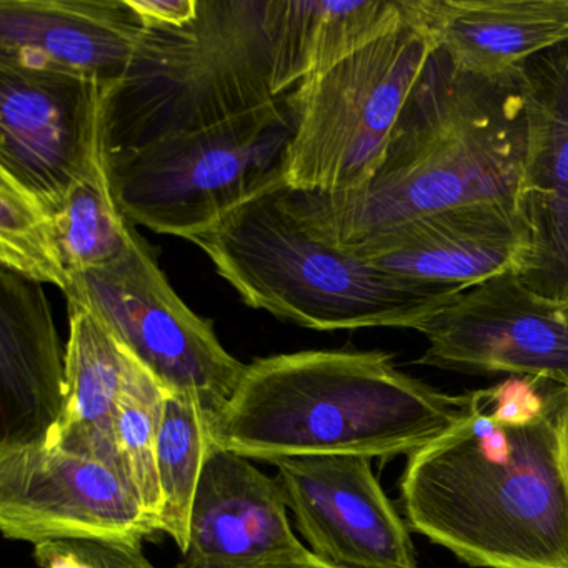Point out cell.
Here are the masks:
<instances>
[{
	"label": "cell",
	"mask_w": 568,
	"mask_h": 568,
	"mask_svg": "<svg viewBox=\"0 0 568 568\" xmlns=\"http://www.w3.org/2000/svg\"><path fill=\"white\" fill-rule=\"evenodd\" d=\"M408 457V528L474 568H568V385L511 377Z\"/></svg>",
	"instance_id": "1"
},
{
	"label": "cell",
	"mask_w": 568,
	"mask_h": 568,
	"mask_svg": "<svg viewBox=\"0 0 568 568\" xmlns=\"http://www.w3.org/2000/svg\"><path fill=\"white\" fill-rule=\"evenodd\" d=\"M524 152L518 72L481 78L435 49L367 184L338 194L282 184L281 194L308 231L354 251L420 215L480 202L517 205Z\"/></svg>",
	"instance_id": "2"
},
{
	"label": "cell",
	"mask_w": 568,
	"mask_h": 568,
	"mask_svg": "<svg viewBox=\"0 0 568 568\" xmlns=\"http://www.w3.org/2000/svg\"><path fill=\"white\" fill-rule=\"evenodd\" d=\"M470 395L438 390L381 351L257 358L212 420L211 440L248 460L408 455L444 434Z\"/></svg>",
	"instance_id": "3"
},
{
	"label": "cell",
	"mask_w": 568,
	"mask_h": 568,
	"mask_svg": "<svg viewBox=\"0 0 568 568\" xmlns=\"http://www.w3.org/2000/svg\"><path fill=\"white\" fill-rule=\"evenodd\" d=\"M281 185L185 237L248 307L314 331H417L462 294L405 281L318 237L285 205Z\"/></svg>",
	"instance_id": "4"
},
{
	"label": "cell",
	"mask_w": 568,
	"mask_h": 568,
	"mask_svg": "<svg viewBox=\"0 0 568 568\" xmlns=\"http://www.w3.org/2000/svg\"><path fill=\"white\" fill-rule=\"evenodd\" d=\"M265 0H201L184 29H148L109 102V154L277 101Z\"/></svg>",
	"instance_id": "5"
},
{
	"label": "cell",
	"mask_w": 568,
	"mask_h": 568,
	"mask_svg": "<svg viewBox=\"0 0 568 568\" xmlns=\"http://www.w3.org/2000/svg\"><path fill=\"white\" fill-rule=\"evenodd\" d=\"M291 92L211 128L109 154L128 221L185 239L281 185L295 125Z\"/></svg>",
	"instance_id": "6"
},
{
	"label": "cell",
	"mask_w": 568,
	"mask_h": 568,
	"mask_svg": "<svg viewBox=\"0 0 568 568\" xmlns=\"http://www.w3.org/2000/svg\"><path fill=\"white\" fill-rule=\"evenodd\" d=\"M435 49L412 0L394 31L297 85L284 184L322 194L367 184Z\"/></svg>",
	"instance_id": "7"
},
{
	"label": "cell",
	"mask_w": 568,
	"mask_h": 568,
	"mask_svg": "<svg viewBox=\"0 0 568 568\" xmlns=\"http://www.w3.org/2000/svg\"><path fill=\"white\" fill-rule=\"evenodd\" d=\"M65 297L84 302L169 394L197 402L212 420L247 368L179 297L138 229L118 261L72 275Z\"/></svg>",
	"instance_id": "8"
},
{
	"label": "cell",
	"mask_w": 568,
	"mask_h": 568,
	"mask_svg": "<svg viewBox=\"0 0 568 568\" xmlns=\"http://www.w3.org/2000/svg\"><path fill=\"white\" fill-rule=\"evenodd\" d=\"M0 530L34 545L142 544L159 527L118 468L39 444L0 448Z\"/></svg>",
	"instance_id": "9"
},
{
	"label": "cell",
	"mask_w": 568,
	"mask_h": 568,
	"mask_svg": "<svg viewBox=\"0 0 568 568\" xmlns=\"http://www.w3.org/2000/svg\"><path fill=\"white\" fill-rule=\"evenodd\" d=\"M417 332L427 338V348L415 364L568 385V304L540 297L517 274L467 288Z\"/></svg>",
	"instance_id": "10"
},
{
	"label": "cell",
	"mask_w": 568,
	"mask_h": 568,
	"mask_svg": "<svg viewBox=\"0 0 568 568\" xmlns=\"http://www.w3.org/2000/svg\"><path fill=\"white\" fill-rule=\"evenodd\" d=\"M115 89L0 59V171L58 212L108 145Z\"/></svg>",
	"instance_id": "11"
},
{
	"label": "cell",
	"mask_w": 568,
	"mask_h": 568,
	"mask_svg": "<svg viewBox=\"0 0 568 568\" xmlns=\"http://www.w3.org/2000/svg\"><path fill=\"white\" fill-rule=\"evenodd\" d=\"M275 478L308 550L342 568H417L412 530L354 455L288 458Z\"/></svg>",
	"instance_id": "12"
},
{
	"label": "cell",
	"mask_w": 568,
	"mask_h": 568,
	"mask_svg": "<svg viewBox=\"0 0 568 568\" xmlns=\"http://www.w3.org/2000/svg\"><path fill=\"white\" fill-rule=\"evenodd\" d=\"M525 152L517 209L530 234L518 278L531 292L568 304V44L518 71Z\"/></svg>",
	"instance_id": "13"
},
{
	"label": "cell",
	"mask_w": 568,
	"mask_h": 568,
	"mask_svg": "<svg viewBox=\"0 0 568 568\" xmlns=\"http://www.w3.org/2000/svg\"><path fill=\"white\" fill-rule=\"evenodd\" d=\"M348 252L405 281L464 292L520 274L530 234L517 205L480 202L402 222Z\"/></svg>",
	"instance_id": "14"
},
{
	"label": "cell",
	"mask_w": 568,
	"mask_h": 568,
	"mask_svg": "<svg viewBox=\"0 0 568 568\" xmlns=\"http://www.w3.org/2000/svg\"><path fill=\"white\" fill-rule=\"evenodd\" d=\"M311 554L294 534L277 478L212 444L178 568H272Z\"/></svg>",
	"instance_id": "15"
},
{
	"label": "cell",
	"mask_w": 568,
	"mask_h": 568,
	"mask_svg": "<svg viewBox=\"0 0 568 568\" xmlns=\"http://www.w3.org/2000/svg\"><path fill=\"white\" fill-rule=\"evenodd\" d=\"M145 32L128 0H0V59L119 88Z\"/></svg>",
	"instance_id": "16"
},
{
	"label": "cell",
	"mask_w": 568,
	"mask_h": 568,
	"mask_svg": "<svg viewBox=\"0 0 568 568\" xmlns=\"http://www.w3.org/2000/svg\"><path fill=\"white\" fill-rule=\"evenodd\" d=\"M64 385L65 352L44 288L0 267V448L45 444Z\"/></svg>",
	"instance_id": "17"
},
{
	"label": "cell",
	"mask_w": 568,
	"mask_h": 568,
	"mask_svg": "<svg viewBox=\"0 0 568 568\" xmlns=\"http://www.w3.org/2000/svg\"><path fill=\"white\" fill-rule=\"evenodd\" d=\"M417 12L437 49L481 78L517 74L568 44V0H417Z\"/></svg>",
	"instance_id": "18"
},
{
	"label": "cell",
	"mask_w": 568,
	"mask_h": 568,
	"mask_svg": "<svg viewBox=\"0 0 568 568\" xmlns=\"http://www.w3.org/2000/svg\"><path fill=\"white\" fill-rule=\"evenodd\" d=\"M412 0H265L277 98L394 31Z\"/></svg>",
	"instance_id": "19"
},
{
	"label": "cell",
	"mask_w": 568,
	"mask_h": 568,
	"mask_svg": "<svg viewBox=\"0 0 568 568\" xmlns=\"http://www.w3.org/2000/svg\"><path fill=\"white\" fill-rule=\"evenodd\" d=\"M68 304L64 405L45 445L98 458L124 475L114 425L129 354L84 302L68 298Z\"/></svg>",
	"instance_id": "20"
},
{
	"label": "cell",
	"mask_w": 568,
	"mask_h": 568,
	"mask_svg": "<svg viewBox=\"0 0 568 568\" xmlns=\"http://www.w3.org/2000/svg\"><path fill=\"white\" fill-rule=\"evenodd\" d=\"M54 214L71 275L105 267L128 251L135 225L115 197L108 145L95 154Z\"/></svg>",
	"instance_id": "21"
},
{
	"label": "cell",
	"mask_w": 568,
	"mask_h": 568,
	"mask_svg": "<svg viewBox=\"0 0 568 568\" xmlns=\"http://www.w3.org/2000/svg\"><path fill=\"white\" fill-rule=\"evenodd\" d=\"M211 424V415L197 402L165 390L158 445L162 490L159 531L174 538L181 551L187 547L192 505L212 447Z\"/></svg>",
	"instance_id": "22"
},
{
	"label": "cell",
	"mask_w": 568,
	"mask_h": 568,
	"mask_svg": "<svg viewBox=\"0 0 568 568\" xmlns=\"http://www.w3.org/2000/svg\"><path fill=\"white\" fill-rule=\"evenodd\" d=\"M0 267L36 284L68 292L65 264L54 211L18 179L0 171Z\"/></svg>",
	"instance_id": "23"
},
{
	"label": "cell",
	"mask_w": 568,
	"mask_h": 568,
	"mask_svg": "<svg viewBox=\"0 0 568 568\" xmlns=\"http://www.w3.org/2000/svg\"><path fill=\"white\" fill-rule=\"evenodd\" d=\"M164 400L165 388L129 354L124 390L115 415V447L125 478L158 527L162 510L158 445Z\"/></svg>",
	"instance_id": "24"
},
{
	"label": "cell",
	"mask_w": 568,
	"mask_h": 568,
	"mask_svg": "<svg viewBox=\"0 0 568 568\" xmlns=\"http://www.w3.org/2000/svg\"><path fill=\"white\" fill-rule=\"evenodd\" d=\"M75 554L94 568H158L142 551V544H115V541H68Z\"/></svg>",
	"instance_id": "25"
},
{
	"label": "cell",
	"mask_w": 568,
	"mask_h": 568,
	"mask_svg": "<svg viewBox=\"0 0 568 568\" xmlns=\"http://www.w3.org/2000/svg\"><path fill=\"white\" fill-rule=\"evenodd\" d=\"M201 0H128L145 29H184L197 19Z\"/></svg>",
	"instance_id": "26"
},
{
	"label": "cell",
	"mask_w": 568,
	"mask_h": 568,
	"mask_svg": "<svg viewBox=\"0 0 568 568\" xmlns=\"http://www.w3.org/2000/svg\"><path fill=\"white\" fill-rule=\"evenodd\" d=\"M34 558L41 568H94L75 554L68 541H45L36 545Z\"/></svg>",
	"instance_id": "27"
},
{
	"label": "cell",
	"mask_w": 568,
	"mask_h": 568,
	"mask_svg": "<svg viewBox=\"0 0 568 568\" xmlns=\"http://www.w3.org/2000/svg\"><path fill=\"white\" fill-rule=\"evenodd\" d=\"M272 568H342L335 567V565L327 564V561H322L321 558L315 557L314 554L308 555V557L301 558V560L288 561V564L277 565V567Z\"/></svg>",
	"instance_id": "28"
}]
</instances>
